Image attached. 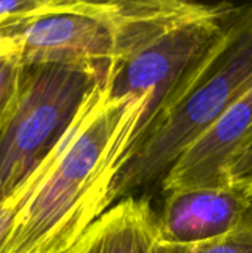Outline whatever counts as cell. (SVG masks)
<instances>
[{"mask_svg":"<svg viewBox=\"0 0 252 253\" xmlns=\"http://www.w3.org/2000/svg\"><path fill=\"white\" fill-rule=\"evenodd\" d=\"M144 102L114 96L107 82L86 99L50 153L0 253H68L108 209L110 185L128 157Z\"/></svg>","mask_w":252,"mask_h":253,"instance_id":"obj_1","label":"cell"},{"mask_svg":"<svg viewBox=\"0 0 252 253\" xmlns=\"http://www.w3.org/2000/svg\"><path fill=\"white\" fill-rule=\"evenodd\" d=\"M251 86L252 3L230 4L217 36L114 176L108 208L156 182L162 184L175 162Z\"/></svg>","mask_w":252,"mask_h":253,"instance_id":"obj_2","label":"cell"},{"mask_svg":"<svg viewBox=\"0 0 252 253\" xmlns=\"http://www.w3.org/2000/svg\"><path fill=\"white\" fill-rule=\"evenodd\" d=\"M105 79L82 65L21 67L0 107V205L43 165Z\"/></svg>","mask_w":252,"mask_h":253,"instance_id":"obj_3","label":"cell"},{"mask_svg":"<svg viewBox=\"0 0 252 253\" xmlns=\"http://www.w3.org/2000/svg\"><path fill=\"white\" fill-rule=\"evenodd\" d=\"M123 22V0H46L34 15L3 21L0 34L21 67L82 65L107 76L120 58Z\"/></svg>","mask_w":252,"mask_h":253,"instance_id":"obj_4","label":"cell"},{"mask_svg":"<svg viewBox=\"0 0 252 253\" xmlns=\"http://www.w3.org/2000/svg\"><path fill=\"white\" fill-rule=\"evenodd\" d=\"M252 199L233 185L180 188L165 193L157 215L166 248H190L232 233L251 209Z\"/></svg>","mask_w":252,"mask_h":253,"instance_id":"obj_5","label":"cell"},{"mask_svg":"<svg viewBox=\"0 0 252 253\" xmlns=\"http://www.w3.org/2000/svg\"><path fill=\"white\" fill-rule=\"evenodd\" d=\"M252 145V86L171 168L160 187L163 193L229 184L235 160Z\"/></svg>","mask_w":252,"mask_h":253,"instance_id":"obj_6","label":"cell"},{"mask_svg":"<svg viewBox=\"0 0 252 253\" xmlns=\"http://www.w3.org/2000/svg\"><path fill=\"white\" fill-rule=\"evenodd\" d=\"M68 253H165L149 199L131 196L116 202Z\"/></svg>","mask_w":252,"mask_h":253,"instance_id":"obj_7","label":"cell"},{"mask_svg":"<svg viewBox=\"0 0 252 253\" xmlns=\"http://www.w3.org/2000/svg\"><path fill=\"white\" fill-rule=\"evenodd\" d=\"M165 253H252V206L241 224L229 234L190 248H166Z\"/></svg>","mask_w":252,"mask_h":253,"instance_id":"obj_8","label":"cell"},{"mask_svg":"<svg viewBox=\"0 0 252 253\" xmlns=\"http://www.w3.org/2000/svg\"><path fill=\"white\" fill-rule=\"evenodd\" d=\"M50 156V154H49ZM49 159V157H48ZM48 159L43 162V165L28 178V181L18 188V191L10 196L7 200H4L0 205V249L6 240V237L10 233V228L15 222V218L18 215V212L21 211V208L24 206V203L27 202V199L31 196V193L34 191V188L37 187V184L40 182V179L43 178L46 168H48Z\"/></svg>","mask_w":252,"mask_h":253,"instance_id":"obj_9","label":"cell"},{"mask_svg":"<svg viewBox=\"0 0 252 253\" xmlns=\"http://www.w3.org/2000/svg\"><path fill=\"white\" fill-rule=\"evenodd\" d=\"M229 182L252 199V145H250L232 165L229 172Z\"/></svg>","mask_w":252,"mask_h":253,"instance_id":"obj_10","label":"cell"},{"mask_svg":"<svg viewBox=\"0 0 252 253\" xmlns=\"http://www.w3.org/2000/svg\"><path fill=\"white\" fill-rule=\"evenodd\" d=\"M19 70L21 64L16 52L0 56V107H3V104L7 101L16 83Z\"/></svg>","mask_w":252,"mask_h":253,"instance_id":"obj_11","label":"cell"},{"mask_svg":"<svg viewBox=\"0 0 252 253\" xmlns=\"http://www.w3.org/2000/svg\"><path fill=\"white\" fill-rule=\"evenodd\" d=\"M45 3L46 0H0V21L34 15Z\"/></svg>","mask_w":252,"mask_h":253,"instance_id":"obj_12","label":"cell"}]
</instances>
